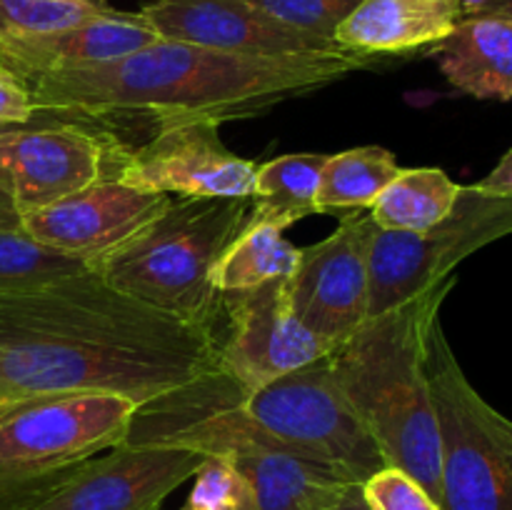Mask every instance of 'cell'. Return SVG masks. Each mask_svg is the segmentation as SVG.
Masks as SVG:
<instances>
[{
  "label": "cell",
  "instance_id": "d4e9b609",
  "mask_svg": "<svg viewBox=\"0 0 512 510\" xmlns=\"http://www.w3.org/2000/svg\"><path fill=\"white\" fill-rule=\"evenodd\" d=\"M195 483L180 510H253L255 495L248 478L223 455H205Z\"/></svg>",
  "mask_w": 512,
  "mask_h": 510
},
{
  "label": "cell",
  "instance_id": "2e32d148",
  "mask_svg": "<svg viewBox=\"0 0 512 510\" xmlns=\"http://www.w3.org/2000/svg\"><path fill=\"white\" fill-rule=\"evenodd\" d=\"M160 35L140 13H108L50 33L0 40V68L23 83L58 70L108 63L155 43Z\"/></svg>",
  "mask_w": 512,
  "mask_h": 510
},
{
  "label": "cell",
  "instance_id": "4316f807",
  "mask_svg": "<svg viewBox=\"0 0 512 510\" xmlns=\"http://www.w3.org/2000/svg\"><path fill=\"white\" fill-rule=\"evenodd\" d=\"M360 495L368 510H440L438 500L413 475L395 465H385L365 478Z\"/></svg>",
  "mask_w": 512,
  "mask_h": 510
},
{
  "label": "cell",
  "instance_id": "9a60e30c",
  "mask_svg": "<svg viewBox=\"0 0 512 510\" xmlns=\"http://www.w3.org/2000/svg\"><path fill=\"white\" fill-rule=\"evenodd\" d=\"M140 15L160 38L223 53L280 58L340 50L335 43L278 23L248 0H153Z\"/></svg>",
  "mask_w": 512,
  "mask_h": 510
},
{
  "label": "cell",
  "instance_id": "8992f818",
  "mask_svg": "<svg viewBox=\"0 0 512 510\" xmlns=\"http://www.w3.org/2000/svg\"><path fill=\"white\" fill-rule=\"evenodd\" d=\"M238 410L275 443L353 485L388 465L378 440L345 398L330 353L255 393H240Z\"/></svg>",
  "mask_w": 512,
  "mask_h": 510
},
{
  "label": "cell",
  "instance_id": "3957f363",
  "mask_svg": "<svg viewBox=\"0 0 512 510\" xmlns=\"http://www.w3.org/2000/svg\"><path fill=\"white\" fill-rule=\"evenodd\" d=\"M453 278L368 318L330 350L335 378L385 463L413 475L440 505V423L428 378V340Z\"/></svg>",
  "mask_w": 512,
  "mask_h": 510
},
{
  "label": "cell",
  "instance_id": "1f68e13d",
  "mask_svg": "<svg viewBox=\"0 0 512 510\" xmlns=\"http://www.w3.org/2000/svg\"><path fill=\"white\" fill-rule=\"evenodd\" d=\"M475 15H493V18L512 20V0H488V3H485Z\"/></svg>",
  "mask_w": 512,
  "mask_h": 510
},
{
  "label": "cell",
  "instance_id": "7c38bea8",
  "mask_svg": "<svg viewBox=\"0 0 512 510\" xmlns=\"http://www.w3.org/2000/svg\"><path fill=\"white\" fill-rule=\"evenodd\" d=\"M220 318H225L228 330L218 340V370L243 395L255 393L335 348L295 318L288 278L223 293Z\"/></svg>",
  "mask_w": 512,
  "mask_h": 510
},
{
  "label": "cell",
  "instance_id": "5b68a950",
  "mask_svg": "<svg viewBox=\"0 0 512 510\" xmlns=\"http://www.w3.org/2000/svg\"><path fill=\"white\" fill-rule=\"evenodd\" d=\"M138 400L118 393H40L0 403V503L128 438Z\"/></svg>",
  "mask_w": 512,
  "mask_h": 510
},
{
  "label": "cell",
  "instance_id": "d6986e66",
  "mask_svg": "<svg viewBox=\"0 0 512 510\" xmlns=\"http://www.w3.org/2000/svg\"><path fill=\"white\" fill-rule=\"evenodd\" d=\"M328 153H290L255 170L250 210L243 225L285 230L318 213V185Z\"/></svg>",
  "mask_w": 512,
  "mask_h": 510
},
{
  "label": "cell",
  "instance_id": "d590c367",
  "mask_svg": "<svg viewBox=\"0 0 512 510\" xmlns=\"http://www.w3.org/2000/svg\"><path fill=\"white\" fill-rule=\"evenodd\" d=\"M3 128H10V125H0V130H3Z\"/></svg>",
  "mask_w": 512,
  "mask_h": 510
},
{
  "label": "cell",
  "instance_id": "f1b7e54d",
  "mask_svg": "<svg viewBox=\"0 0 512 510\" xmlns=\"http://www.w3.org/2000/svg\"><path fill=\"white\" fill-rule=\"evenodd\" d=\"M473 403H475V413H478L480 423L485 425L490 438L495 440V445L500 448V453H503L505 463H508L512 473V420L505 418L503 413H498V410H495L480 393H475Z\"/></svg>",
  "mask_w": 512,
  "mask_h": 510
},
{
  "label": "cell",
  "instance_id": "484cf974",
  "mask_svg": "<svg viewBox=\"0 0 512 510\" xmlns=\"http://www.w3.org/2000/svg\"><path fill=\"white\" fill-rule=\"evenodd\" d=\"M248 3L288 28L335 43V30L353 13L360 0H248Z\"/></svg>",
  "mask_w": 512,
  "mask_h": 510
},
{
  "label": "cell",
  "instance_id": "ba28073f",
  "mask_svg": "<svg viewBox=\"0 0 512 510\" xmlns=\"http://www.w3.org/2000/svg\"><path fill=\"white\" fill-rule=\"evenodd\" d=\"M428 378L440 423V510H512V473L475 413L473 383L443 325L430 330Z\"/></svg>",
  "mask_w": 512,
  "mask_h": 510
},
{
  "label": "cell",
  "instance_id": "e0dca14e",
  "mask_svg": "<svg viewBox=\"0 0 512 510\" xmlns=\"http://www.w3.org/2000/svg\"><path fill=\"white\" fill-rule=\"evenodd\" d=\"M460 20V0H360L333 40L340 50L375 60L433 48Z\"/></svg>",
  "mask_w": 512,
  "mask_h": 510
},
{
  "label": "cell",
  "instance_id": "9c48e42d",
  "mask_svg": "<svg viewBox=\"0 0 512 510\" xmlns=\"http://www.w3.org/2000/svg\"><path fill=\"white\" fill-rule=\"evenodd\" d=\"M203 460V453L173 445L123 443L18 490L0 510H160Z\"/></svg>",
  "mask_w": 512,
  "mask_h": 510
},
{
  "label": "cell",
  "instance_id": "52a82bcc",
  "mask_svg": "<svg viewBox=\"0 0 512 510\" xmlns=\"http://www.w3.org/2000/svg\"><path fill=\"white\" fill-rule=\"evenodd\" d=\"M512 235V195L460 188L448 218L425 233H370L368 318L398 308L405 300L453 278V270L485 245Z\"/></svg>",
  "mask_w": 512,
  "mask_h": 510
},
{
  "label": "cell",
  "instance_id": "603a6c76",
  "mask_svg": "<svg viewBox=\"0 0 512 510\" xmlns=\"http://www.w3.org/2000/svg\"><path fill=\"white\" fill-rule=\"evenodd\" d=\"M90 270L88 260L40 243L18 228H0V295L43 288Z\"/></svg>",
  "mask_w": 512,
  "mask_h": 510
},
{
  "label": "cell",
  "instance_id": "cb8c5ba5",
  "mask_svg": "<svg viewBox=\"0 0 512 510\" xmlns=\"http://www.w3.org/2000/svg\"><path fill=\"white\" fill-rule=\"evenodd\" d=\"M103 5H75L58 0H0V40L18 38V35L50 33V30L68 28L85 23L90 18L108 13Z\"/></svg>",
  "mask_w": 512,
  "mask_h": 510
},
{
  "label": "cell",
  "instance_id": "f546056e",
  "mask_svg": "<svg viewBox=\"0 0 512 510\" xmlns=\"http://www.w3.org/2000/svg\"><path fill=\"white\" fill-rule=\"evenodd\" d=\"M475 188L493 195H512V148L480 183H475Z\"/></svg>",
  "mask_w": 512,
  "mask_h": 510
},
{
  "label": "cell",
  "instance_id": "7a4b0ae2",
  "mask_svg": "<svg viewBox=\"0 0 512 510\" xmlns=\"http://www.w3.org/2000/svg\"><path fill=\"white\" fill-rule=\"evenodd\" d=\"M370 65L373 58L348 50L260 58L158 38L118 60L58 70L25 85L40 118L83 125L108 118L223 125L318 93Z\"/></svg>",
  "mask_w": 512,
  "mask_h": 510
},
{
  "label": "cell",
  "instance_id": "83f0119b",
  "mask_svg": "<svg viewBox=\"0 0 512 510\" xmlns=\"http://www.w3.org/2000/svg\"><path fill=\"white\" fill-rule=\"evenodd\" d=\"M43 120L30 88L13 73L0 68V125H30Z\"/></svg>",
  "mask_w": 512,
  "mask_h": 510
},
{
  "label": "cell",
  "instance_id": "ac0fdd59",
  "mask_svg": "<svg viewBox=\"0 0 512 510\" xmlns=\"http://www.w3.org/2000/svg\"><path fill=\"white\" fill-rule=\"evenodd\" d=\"M433 55L440 70L463 93L480 100H512V20L470 15Z\"/></svg>",
  "mask_w": 512,
  "mask_h": 510
},
{
  "label": "cell",
  "instance_id": "836d02e7",
  "mask_svg": "<svg viewBox=\"0 0 512 510\" xmlns=\"http://www.w3.org/2000/svg\"><path fill=\"white\" fill-rule=\"evenodd\" d=\"M58 3H75V5H103L105 0H58Z\"/></svg>",
  "mask_w": 512,
  "mask_h": 510
},
{
  "label": "cell",
  "instance_id": "d6a6232c",
  "mask_svg": "<svg viewBox=\"0 0 512 510\" xmlns=\"http://www.w3.org/2000/svg\"><path fill=\"white\" fill-rule=\"evenodd\" d=\"M330 510H368L363 503V495H360V485H353V488L343 495V500Z\"/></svg>",
  "mask_w": 512,
  "mask_h": 510
},
{
  "label": "cell",
  "instance_id": "7402d4cb",
  "mask_svg": "<svg viewBox=\"0 0 512 510\" xmlns=\"http://www.w3.org/2000/svg\"><path fill=\"white\" fill-rule=\"evenodd\" d=\"M400 170L395 155L380 145H360L328 155L315 200L318 213L370 208Z\"/></svg>",
  "mask_w": 512,
  "mask_h": 510
},
{
  "label": "cell",
  "instance_id": "4fadbf2b",
  "mask_svg": "<svg viewBox=\"0 0 512 510\" xmlns=\"http://www.w3.org/2000/svg\"><path fill=\"white\" fill-rule=\"evenodd\" d=\"M370 233L368 210L343 215L328 238L300 248L298 265L288 275L295 318L330 345L348 340L368 320Z\"/></svg>",
  "mask_w": 512,
  "mask_h": 510
},
{
  "label": "cell",
  "instance_id": "ffe728a7",
  "mask_svg": "<svg viewBox=\"0 0 512 510\" xmlns=\"http://www.w3.org/2000/svg\"><path fill=\"white\" fill-rule=\"evenodd\" d=\"M460 188L463 185L440 168H403L375 198L368 213L380 230L425 233L448 218Z\"/></svg>",
  "mask_w": 512,
  "mask_h": 510
},
{
  "label": "cell",
  "instance_id": "277c9868",
  "mask_svg": "<svg viewBox=\"0 0 512 510\" xmlns=\"http://www.w3.org/2000/svg\"><path fill=\"white\" fill-rule=\"evenodd\" d=\"M248 205L250 198L173 200L90 270L120 293L215 333L223 293L213 285V265L243 228Z\"/></svg>",
  "mask_w": 512,
  "mask_h": 510
},
{
  "label": "cell",
  "instance_id": "6da1fadb",
  "mask_svg": "<svg viewBox=\"0 0 512 510\" xmlns=\"http://www.w3.org/2000/svg\"><path fill=\"white\" fill-rule=\"evenodd\" d=\"M215 370L218 335L120 293L93 270L0 295L8 400L100 390L143 405Z\"/></svg>",
  "mask_w": 512,
  "mask_h": 510
},
{
  "label": "cell",
  "instance_id": "30bf717a",
  "mask_svg": "<svg viewBox=\"0 0 512 510\" xmlns=\"http://www.w3.org/2000/svg\"><path fill=\"white\" fill-rule=\"evenodd\" d=\"M123 145L73 120L43 118L0 130V185L20 215L113 178Z\"/></svg>",
  "mask_w": 512,
  "mask_h": 510
},
{
  "label": "cell",
  "instance_id": "8fae6325",
  "mask_svg": "<svg viewBox=\"0 0 512 510\" xmlns=\"http://www.w3.org/2000/svg\"><path fill=\"white\" fill-rule=\"evenodd\" d=\"M253 160L235 155L215 120H165L138 148H120L115 180L178 198H250Z\"/></svg>",
  "mask_w": 512,
  "mask_h": 510
},
{
  "label": "cell",
  "instance_id": "4dcf8cb0",
  "mask_svg": "<svg viewBox=\"0 0 512 510\" xmlns=\"http://www.w3.org/2000/svg\"><path fill=\"white\" fill-rule=\"evenodd\" d=\"M20 225V213L15 208L13 198L5 193V188L0 185V228H18Z\"/></svg>",
  "mask_w": 512,
  "mask_h": 510
},
{
  "label": "cell",
  "instance_id": "e575fe53",
  "mask_svg": "<svg viewBox=\"0 0 512 510\" xmlns=\"http://www.w3.org/2000/svg\"><path fill=\"white\" fill-rule=\"evenodd\" d=\"M5 400H8V398H5V395H3V390H0V403H5Z\"/></svg>",
  "mask_w": 512,
  "mask_h": 510
},
{
  "label": "cell",
  "instance_id": "44dd1931",
  "mask_svg": "<svg viewBox=\"0 0 512 510\" xmlns=\"http://www.w3.org/2000/svg\"><path fill=\"white\" fill-rule=\"evenodd\" d=\"M300 248L283 238V230L270 225H243L213 265L218 293L250 290L270 280L293 275Z\"/></svg>",
  "mask_w": 512,
  "mask_h": 510
},
{
  "label": "cell",
  "instance_id": "5bb4252c",
  "mask_svg": "<svg viewBox=\"0 0 512 510\" xmlns=\"http://www.w3.org/2000/svg\"><path fill=\"white\" fill-rule=\"evenodd\" d=\"M175 198L133 188L115 178L20 215L25 233L40 243L93 263L158 218Z\"/></svg>",
  "mask_w": 512,
  "mask_h": 510
}]
</instances>
